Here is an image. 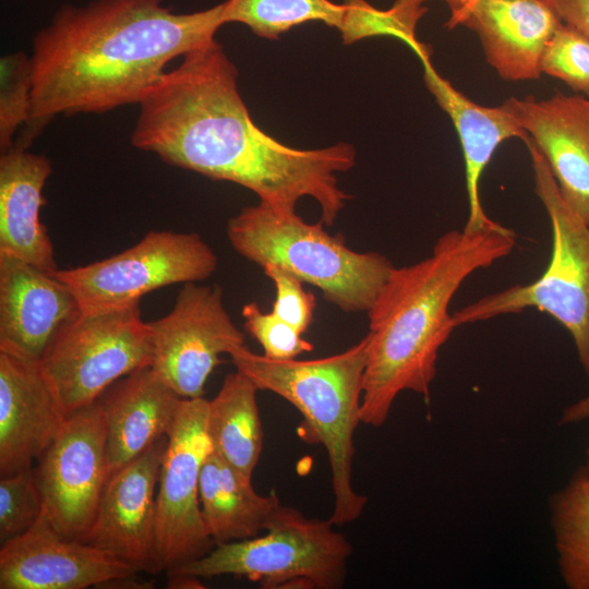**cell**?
<instances>
[{"label": "cell", "mask_w": 589, "mask_h": 589, "mask_svg": "<svg viewBox=\"0 0 589 589\" xmlns=\"http://www.w3.org/2000/svg\"><path fill=\"white\" fill-rule=\"evenodd\" d=\"M81 314L53 273L0 254V351L37 361L59 332Z\"/></svg>", "instance_id": "9a60e30c"}, {"label": "cell", "mask_w": 589, "mask_h": 589, "mask_svg": "<svg viewBox=\"0 0 589 589\" xmlns=\"http://www.w3.org/2000/svg\"><path fill=\"white\" fill-rule=\"evenodd\" d=\"M589 418V393L578 401L567 406L560 418L558 424L578 423Z\"/></svg>", "instance_id": "d6a6232c"}, {"label": "cell", "mask_w": 589, "mask_h": 589, "mask_svg": "<svg viewBox=\"0 0 589 589\" xmlns=\"http://www.w3.org/2000/svg\"><path fill=\"white\" fill-rule=\"evenodd\" d=\"M561 23L546 0H473L459 25L478 35L500 77L518 82L540 77L543 51Z\"/></svg>", "instance_id": "ac0fdd59"}, {"label": "cell", "mask_w": 589, "mask_h": 589, "mask_svg": "<svg viewBox=\"0 0 589 589\" xmlns=\"http://www.w3.org/2000/svg\"><path fill=\"white\" fill-rule=\"evenodd\" d=\"M257 390L242 372L227 374L217 395L208 400L206 417L212 450L251 480L263 448Z\"/></svg>", "instance_id": "603a6c76"}, {"label": "cell", "mask_w": 589, "mask_h": 589, "mask_svg": "<svg viewBox=\"0 0 589 589\" xmlns=\"http://www.w3.org/2000/svg\"><path fill=\"white\" fill-rule=\"evenodd\" d=\"M586 455H587V459H586L585 468L589 472V447L587 448Z\"/></svg>", "instance_id": "d590c367"}, {"label": "cell", "mask_w": 589, "mask_h": 589, "mask_svg": "<svg viewBox=\"0 0 589 589\" xmlns=\"http://www.w3.org/2000/svg\"><path fill=\"white\" fill-rule=\"evenodd\" d=\"M207 406L203 397L183 398L167 435L156 491L157 573L199 560L216 545L205 526L199 495L201 469L211 450Z\"/></svg>", "instance_id": "30bf717a"}, {"label": "cell", "mask_w": 589, "mask_h": 589, "mask_svg": "<svg viewBox=\"0 0 589 589\" xmlns=\"http://www.w3.org/2000/svg\"><path fill=\"white\" fill-rule=\"evenodd\" d=\"M560 20L589 38V0H546Z\"/></svg>", "instance_id": "1f68e13d"}, {"label": "cell", "mask_w": 589, "mask_h": 589, "mask_svg": "<svg viewBox=\"0 0 589 589\" xmlns=\"http://www.w3.org/2000/svg\"><path fill=\"white\" fill-rule=\"evenodd\" d=\"M168 437L112 472L84 540L139 573L157 574L155 564L156 491Z\"/></svg>", "instance_id": "4fadbf2b"}, {"label": "cell", "mask_w": 589, "mask_h": 589, "mask_svg": "<svg viewBox=\"0 0 589 589\" xmlns=\"http://www.w3.org/2000/svg\"><path fill=\"white\" fill-rule=\"evenodd\" d=\"M515 244V232L501 224L450 230L436 240L430 256L394 267L366 312L362 423L381 428L404 390L429 398L438 351L455 329L448 311L453 297L472 273L505 257Z\"/></svg>", "instance_id": "3957f363"}, {"label": "cell", "mask_w": 589, "mask_h": 589, "mask_svg": "<svg viewBox=\"0 0 589 589\" xmlns=\"http://www.w3.org/2000/svg\"><path fill=\"white\" fill-rule=\"evenodd\" d=\"M369 335L347 350L313 360H276L236 347L228 354L236 369L260 390L272 392L302 416L300 437L323 445L332 473L335 526L357 520L368 497L352 486L354 432L361 422V397Z\"/></svg>", "instance_id": "277c9868"}, {"label": "cell", "mask_w": 589, "mask_h": 589, "mask_svg": "<svg viewBox=\"0 0 589 589\" xmlns=\"http://www.w3.org/2000/svg\"><path fill=\"white\" fill-rule=\"evenodd\" d=\"M329 520L308 518L280 504L264 534L216 544L203 557L169 570L199 578L233 576L262 588L340 589L353 552Z\"/></svg>", "instance_id": "52a82bcc"}, {"label": "cell", "mask_w": 589, "mask_h": 589, "mask_svg": "<svg viewBox=\"0 0 589 589\" xmlns=\"http://www.w3.org/2000/svg\"><path fill=\"white\" fill-rule=\"evenodd\" d=\"M430 57L419 59L425 86L450 118L462 151L469 206L464 229L477 231L496 227L500 224L485 214L481 203L482 173L504 141L517 137L526 143L529 136L520 125L509 99L495 107L472 101L438 74Z\"/></svg>", "instance_id": "d6986e66"}, {"label": "cell", "mask_w": 589, "mask_h": 589, "mask_svg": "<svg viewBox=\"0 0 589 589\" xmlns=\"http://www.w3.org/2000/svg\"><path fill=\"white\" fill-rule=\"evenodd\" d=\"M65 418L39 362L0 351V478L33 468Z\"/></svg>", "instance_id": "e0dca14e"}, {"label": "cell", "mask_w": 589, "mask_h": 589, "mask_svg": "<svg viewBox=\"0 0 589 589\" xmlns=\"http://www.w3.org/2000/svg\"><path fill=\"white\" fill-rule=\"evenodd\" d=\"M244 328L262 346L264 356L276 360H291L313 350V345L292 326L274 313H265L255 302L243 305Z\"/></svg>", "instance_id": "f546056e"}, {"label": "cell", "mask_w": 589, "mask_h": 589, "mask_svg": "<svg viewBox=\"0 0 589 589\" xmlns=\"http://www.w3.org/2000/svg\"><path fill=\"white\" fill-rule=\"evenodd\" d=\"M97 400L112 473L168 435L183 398L147 366L115 382Z\"/></svg>", "instance_id": "44dd1931"}, {"label": "cell", "mask_w": 589, "mask_h": 589, "mask_svg": "<svg viewBox=\"0 0 589 589\" xmlns=\"http://www.w3.org/2000/svg\"><path fill=\"white\" fill-rule=\"evenodd\" d=\"M148 325L151 368L187 399L203 397L207 378L224 362L219 356L244 345L217 284H183L172 309Z\"/></svg>", "instance_id": "7c38bea8"}, {"label": "cell", "mask_w": 589, "mask_h": 589, "mask_svg": "<svg viewBox=\"0 0 589 589\" xmlns=\"http://www.w3.org/2000/svg\"><path fill=\"white\" fill-rule=\"evenodd\" d=\"M346 12L345 4L330 0H226L223 2L224 23H241L256 36L275 40L292 27L322 22L339 29Z\"/></svg>", "instance_id": "d4e9b609"}, {"label": "cell", "mask_w": 589, "mask_h": 589, "mask_svg": "<svg viewBox=\"0 0 589 589\" xmlns=\"http://www.w3.org/2000/svg\"><path fill=\"white\" fill-rule=\"evenodd\" d=\"M168 588L171 589H199L204 588L201 578L185 574H166Z\"/></svg>", "instance_id": "836d02e7"}, {"label": "cell", "mask_w": 589, "mask_h": 589, "mask_svg": "<svg viewBox=\"0 0 589 589\" xmlns=\"http://www.w3.org/2000/svg\"><path fill=\"white\" fill-rule=\"evenodd\" d=\"M238 70L212 40L184 56L144 94L131 144L165 163L213 180L237 183L281 215L302 197L332 226L350 199L338 173L356 165L352 144L300 149L263 132L238 89Z\"/></svg>", "instance_id": "6da1fadb"}, {"label": "cell", "mask_w": 589, "mask_h": 589, "mask_svg": "<svg viewBox=\"0 0 589 589\" xmlns=\"http://www.w3.org/2000/svg\"><path fill=\"white\" fill-rule=\"evenodd\" d=\"M540 70L589 98V38L562 22L543 51Z\"/></svg>", "instance_id": "83f0119b"}, {"label": "cell", "mask_w": 589, "mask_h": 589, "mask_svg": "<svg viewBox=\"0 0 589 589\" xmlns=\"http://www.w3.org/2000/svg\"><path fill=\"white\" fill-rule=\"evenodd\" d=\"M199 495L203 519L215 544L261 534L281 504L275 490L268 495L259 494L251 479L212 448L201 469Z\"/></svg>", "instance_id": "7402d4cb"}, {"label": "cell", "mask_w": 589, "mask_h": 589, "mask_svg": "<svg viewBox=\"0 0 589 589\" xmlns=\"http://www.w3.org/2000/svg\"><path fill=\"white\" fill-rule=\"evenodd\" d=\"M21 143L0 155V254L16 257L46 272L59 267L46 226L40 220L44 187L50 160Z\"/></svg>", "instance_id": "ffe728a7"}, {"label": "cell", "mask_w": 589, "mask_h": 589, "mask_svg": "<svg viewBox=\"0 0 589 589\" xmlns=\"http://www.w3.org/2000/svg\"><path fill=\"white\" fill-rule=\"evenodd\" d=\"M43 512L44 503L34 468L0 478L1 544L24 533Z\"/></svg>", "instance_id": "f1b7e54d"}, {"label": "cell", "mask_w": 589, "mask_h": 589, "mask_svg": "<svg viewBox=\"0 0 589 589\" xmlns=\"http://www.w3.org/2000/svg\"><path fill=\"white\" fill-rule=\"evenodd\" d=\"M34 472L52 525L65 538L84 542L111 474L98 400L65 418Z\"/></svg>", "instance_id": "8fae6325"}, {"label": "cell", "mask_w": 589, "mask_h": 589, "mask_svg": "<svg viewBox=\"0 0 589 589\" xmlns=\"http://www.w3.org/2000/svg\"><path fill=\"white\" fill-rule=\"evenodd\" d=\"M231 247L262 268L275 264L322 291L346 313L368 312L394 269L378 252H357L321 221L281 215L259 202L243 207L227 225Z\"/></svg>", "instance_id": "5b68a950"}, {"label": "cell", "mask_w": 589, "mask_h": 589, "mask_svg": "<svg viewBox=\"0 0 589 589\" xmlns=\"http://www.w3.org/2000/svg\"><path fill=\"white\" fill-rule=\"evenodd\" d=\"M262 269L276 290L271 312L303 335L313 322L315 297L304 290L302 280L283 267L266 264Z\"/></svg>", "instance_id": "4dcf8cb0"}, {"label": "cell", "mask_w": 589, "mask_h": 589, "mask_svg": "<svg viewBox=\"0 0 589 589\" xmlns=\"http://www.w3.org/2000/svg\"><path fill=\"white\" fill-rule=\"evenodd\" d=\"M561 576L569 589H589V472H574L550 498Z\"/></svg>", "instance_id": "cb8c5ba5"}, {"label": "cell", "mask_w": 589, "mask_h": 589, "mask_svg": "<svg viewBox=\"0 0 589 589\" xmlns=\"http://www.w3.org/2000/svg\"><path fill=\"white\" fill-rule=\"evenodd\" d=\"M139 574L112 554L62 536L45 510L0 549V589H85Z\"/></svg>", "instance_id": "5bb4252c"}, {"label": "cell", "mask_w": 589, "mask_h": 589, "mask_svg": "<svg viewBox=\"0 0 589 589\" xmlns=\"http://www.w3.org/2000/svg\"><path fill=\"white\" fill-rule=\"evenodd\" d=\"M518 121L544 157L567 206L589 225V98H508ZM527 141V142H528Z\"/></svg>", "instance_id": "2e32d148"}, {"label": "cell", "mask_w": 589, "mask_h": 589, "mask_svg": "<svg viewBox=\"0 0 589 589\" xmlns=\"http://www.w3.org/2000/svg\"><path fill=\"white\" fill-rule=\"evenodd\" d=\"M534 177V191L551 223L552 251L543 274L455 311L456 327L533 308L561 323L570 334L579 362L589 377V225L564 202L538 148L525 143Z\"/></svg>", "instance_id": "8992f818"}, {"label": "cell", "mask_w": 589, "mask_h": 589, "mask_svg": "<svg viewBox=\"0 0 589 589\" xmlns=\"http://www.w3.org/2000/svg\"><path fill=\"white\" fill-rule=\"evenodd\" d=\"M473 0H445L449 10L450 16L446 22L448 28H454L460 24V21L469 9Z\"/></svg>", "instance_id": "e575fe53"}, {"label": "cell", "mask_w": 589, "mask_h": 589, "mask_svg": "<svg viewBox=\"0 0 589 589\" xmlns=\"http://www.w3.org/2000/svg\"><path fill=\"white\" fill-rule=\"evenodd\" d=\"M32 65L24 51L0 59V149L10 148L16 132L26 127L32 108Z\"/></svg>", "instance_id": "4316f807"}, {"label": "cell", "mask_w": 589, "mask_h": 589, "mask_svg": "<svg viewBox=\"0 0 589 589\" xmlns=\"http://www.w3.org/2000/svg\"><path fill=\"white\" fill-rule=\"evenodd\" d=\"M217 266L216 253L199 233L153 230L120 253L53 274L72 291L82 313H95L139 306L149 292L203 281Z\"/></svg>", "instance_id": "9c48e42d"}, {"label": "cell", "mask_w": 589, "mask_h": 589, "mask_svg": "<svg viewBox=\"0 0 589 589\" xmlns=\"http://www.w3.org/2000/svg\"><path fill=\"white\" fill-rule=\"evenodd\" d=\"M151 363V329L139 306L81 312L59 332L39 360L65 417L95 402L115 382Z\"/></svg>", "instance_id": "ba28073f"}, {"label": "cell", "mask_w": 589, "mask_h": 589, "mask_svg": "<svg viewBox=\"0 0 589 589\" xmlns=\"http://www.w3.org/2000/svg\"><path fill=\"white\" fill-rule=\"evenodd\" d=\"M223 2L177 13L164 0L63 5L33 39L31 143L59 115L103 113L139 104L178 57L215 39Z\"/></svg>", "instance_id": "7a4b0ae2"}, {"label": "cell", "mask_w": 589, "mask_h": 589, "mask_svg": "<svg viewBox=\"0 0 589 589\" xmlns=\"http://www.w3.org/2000/svg\"><path fill=\"white\" fill-rule=\"evenodd\" d=\"M426 0H396L392 8L380 10L366 0H342L346 7L339 27L345 45L361 39L390 36L405 43L418 58L431 55L430 49L417 38L416 31L428 8Z\"/></svg>", "instance_id": "484cf974"}]
</instances>
